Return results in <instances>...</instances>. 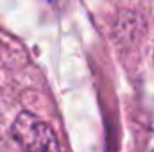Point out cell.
<instances>
[{"mask_svg": "<svg viewBox=\"0 0 154 152\" xmlns=\"http://www.w3.org/2000/svg\"><path fill=\"white\" fill-rule=\"evenodd\" d=\"M13 136L27 152H59L52 127L31 113H22L14 120Z\"/></svg>", "mask_w": 154, "mask_h": 152, "instance_id": "1", "label": "cell"}]
</instances>
